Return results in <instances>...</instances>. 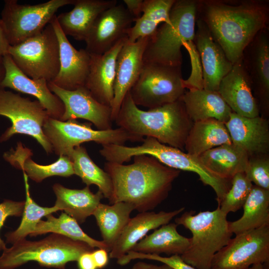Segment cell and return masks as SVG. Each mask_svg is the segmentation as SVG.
Instances as JSON below:
<instances>
[{"mask_svg":"<svg viewBox=\"0 0 269 269\" xmlns=\"http://www.w3.org/2000/svg\"><path fill=\"white\" fill-rule=\"evenodd\" d=\"M184 209V207H181L169 212H139L135 216L130 218L110 251V258L117 261L121 259L146 236L148 232L170 223L173 218Z\"/></svg>","mask_w":269,"mask_h":269,"instance_id":"cb8c5ba5","label":"cell"},{"mask_svg":"<svg viewBox=\"0 0 269 269\" xmlns=\"http://www.w3.org/2000/svg\"><path fill=\"white\" fill-rule=\"evenodd\" d=\"M91 126V123H81L76 120L61 121L50 117L43 130L55 153L68 157L75 147L84 142L94 141L103 146L143 140L121 128L101 131L94 130Z\"/></svg>","mask_w":269,"mask_h":269,"instance_id":"9c48e42d","label":"cell"},{"mask_svg":"<svg viewBox=\"0 0 269 269\" xmlns=\"http://www.w3.org/2000/svg\"><path fill=\"white\" fill-rule=\"evenodd\" d=\"M92 252L84 253L79 257L77 261L79 269H98Z\"/></svg>","mask_w":269,"mask_h":269,"instance_id":"ee69618b","label":"cell"},{"mask_svg":"<svg viewBox=\"0 0 269 269\" xmlns=\"http://www.w3.org/2000/svg\"><path fill=\"white\" fill-rule=\"evenodd\" d=\"M5 68L3 64V56H0V84L5 76Z\"/></svg>","mask_w":269,"mask_h":269,"instance_id":"7dc6e473","label":"cell"},{"mask_svg":"<svg viewBox=\"0 0 269 269\" xmlns=\"http://www.w3.org/2000/svg\"><path fill=\"white\" fill-rule=\"evenodd\" d=\"M232 142L249 156L269 154V123L262 116L246 117L232 112L225 124Z\"/></svg>","mask_w":269,"mask_h":269,"instance_id":"44dd1931","label":"cell"},{"mask_svg":"<svg viewBox=\"0 0 269 269\" xmlns=\"http://www.w3.org/2000/svg\"><path fill=\"white\" fill-rule=\"evenodd\" d=\"M5 76L0 88H9L31 95L37 99L50 118L61 121L64 106L61 100L48 87L43 79H32L24 74L15 64L8 54L3 56Z\"/></svg>","mask_w":269,"mask_h":269,"instance_id":"ffe728a7","label":"cell"},{"mask_svg":"<svg viewBox=\"0 0 269 269\" xmlns=\"http://www.w3.org/2000/svg\"><path fill=\"white\" fill-rule=\"evenodd\" d=\"M94 250L86 243L56 233L37 241L25 239L3 251L0 269H15L29 261L44 267L65 269L68 263L77 261L82 254Z\"/></svg>","mask_w":269,"mask_h":269,"instance_id":"52a82bcc","label":"cell"},{"mask_svg":"<svg viewBox=\"0 0 269 269\" xmlns=\"http://www.w3.org/2000/svg\"><path fill=\"white\" fill-rule=\"evenodd\" d=\"M105 249L98 248L92 252V255L97 269L105 268L108 264L109 256Z\"/></svg>","mask_w":269,"mask_h":269,"instance_id":"b9f144b4","label":"cell"},{"mask_svg":"<svg viewBox=\"0 0 269 269\" xmlns=\"http://www.w3.org/2000/svg\"><path fill=\"white\" fill-rule=\"evenodd\" d=\"M32 152L20 142L15 149L5 152L4 159L13 167L20 169L31 180L37 183L52 176L69 177L74 174L73 163L67 156L60 155L55 162L48 165L36 163L31 158Z\"/></svg>","mask_w":269,"mask_h":269,"instance_id":"484cf974","label":"cell"},{"mask_svg":"<svg viewBox=\"0 0 269 269\" xmlns=\"http://www.w3.org/2000/svg\"><path fill=\"white\" fill-rule=\"evenodd\" d=\"M135 259L157 261L168 265L173 269H197L185 263L180 255L163 257L158 255L142 254L132 251L129 252L122 258L118 260L117 263L121 266H125Z\"/></svg>","mask_w":269,"mask_h":269,"instance_id":"ab89813d","label":"cell"},{"mask_svg":"<svg viewBox=\"0 0 269 269\" xmlns=\"http://www.w3.org/2000/svg\"><path fill=\"white\" fill-rule=\"evenodd\" d=\"M175 0H144L142 14L130 29L128 41L134 42L140 38L150 37L160 23L169 20V13Z\"/></svg>","mask_w":269,"mask_h":269,"instance_id":"836d02e7","label":"cell"},{"mask_svg":"<svg viewBox=\"0 0 269 269\" xmlns=\"http://www.w3.org/2000/svg\"><path fill=\"white\" fill-rule=\"evenodd\" d=\"M177 226L175 223L161 226L139 241L131 251L145 254L181 256L189 246L190 238L180 235Z\"/></svg>","mask_w":269,"mask_h":269,"instance_id":"f546056e","label":"cell"},{"mask_svg":"<svg viewBox=\"0 0 269 269\" xmlns=\"http://www.w3.org/2000/svg\"><path fill=\"white\" fill-rule=\"evenodd\" d=\"M48 87L64 104L61 121L82 119L94 124L98 130L112 129L111 107L99 102L85 86L69 91L49 82Z\"/></svg>","mask_w":269,"mask_h":269,"instance_id":"9a60e30c","label":"cell"},{"mask_svg":"<svg viewBox=\"0 0 269 269\" xmlns=\"http://www.w3.org/2000/svg\"><path fill=\"white\" fill-rule=\"evenodd\" d=\"M148 37L140 38L134 42H125L119 52L116 64L112 119L115 121L126 94L137 80L142 70L143 56Z\"/></svg>","mask_w":269,"mask_h":269,"instance_id":"d6986e66","label":"cell"},{"mask_svg":"<svg viewBox=\"0 0 269 269\" xmlns=\"http://www.w3.org/2000/svg\"><path fill=\"white\" fill-rule=\"evenodd\" d=\"M174 221L192 234L189 246L180 256L197 269H211L215 255L228 243L233 234L229 229L227 215L219 206L213 211L197 214L193 210L184 212Z\"/></svg>","mask_w":269,"mask_h":269,"instance_id":"8992f818","label":"cell"},{"mask_svg":"<svg viewBox=\"0 0 269 269\" xmlns=\"http://www.w3.org/2000/svg\"><path fill=\"white\" fill-rule=\"evenodd\" d=\"M134 18L126 6L116 4L101 12L85 40V49L91 54L108 51L121 39L128 37Z\"/></svg>","mask_w":269,"mask_h":269,"instance_id":"5bb4252c","label":"cell"},{"mask_svg":"<svg viewBox=\"0 0 269 269\" xmlns=\"http://www.w3.org/2000/svg\"><path fill=\"white\" fill-rule=\"evenodd\" d=\"M269 262V225L236 235L213 257L211 269H247Z\"/></svg>","mask_w":269,"mask_h":269,"instance_id":"4fadbf2b","label":"cell"},{"mask_svg":"<svg viewBox=\"0 0 269 269\" xmlns=\"http://www.w3.org/2000/svg\"><path fill=\"white\" fill-rule=\"evenodd\" d=\"M128 37L119 41L106 53L90 54L89 71L85 87L100 103L111 107L114 99V86L118 55Z\"/></svg>","mask_w":269,"mask_h":269,"instance_id":"603a6c76","label":"cell"},{"mask_svg":"<svg viewBox=\"0 0 269 269\" xmlns=\"http://www.w3.org/2000/svg\"><path fill=\"white\" fill-rule=\"evenodd\" d=\"M218 92L233 112L250 118L260 116L258 103L242 61L234 64L222 79Z\"/></svg>","mask_w":269,"mask_h":269,"instance_id":"7402d4cb","label":"cell"},{"mask_svg":"<svg viewBox=\"0 0 269 269\" xmlns=\"http://www.w3.org/2000/svg\"><path fill=\"white\" fill-rule=\"evenodd\" d=\"M9 46L2 20L0 18V56L8 54Z\"/></svg>","mask_w":269,"mask_h":269,"instance_id":"f6af8a7d","label":"cell"},{"mask_svg":"<svg viewBox=\"0 0 269 269\" xmlns=\"http://www.w3.org/2000/svg\"><path fill=\"white\" fill-rule=\"evenodd\" d=\"M25 201H14L5 199L0 203V231L9 216H20L23 213ZM6 244L0 237V252L6 248Z\"/></svg>","mask_w":269,"mask_h":269,"instance_id":"60d3db41","label":"cell"},{"mask_svg":"<svg viewBox=\"0 0 269 269\" xmlns=\"http://www.w3.org/2000/svg\"><path fill=\"white\" fill-rule=\"evenodd\" d=\"M126 7L134 18V21L141 16L143 0H124Z\"/></svg>","mask_w":269,"mask_h":269,"instance_id":"7bdbcfd3","label":"cell"},{"mask_svg":"<svg viewBox=\"0 0 269 269\" xmlns=\"http://www.w3.org/2000/svg\"><path fill=\"white\" fill-rule=\"evenodd\" d=\"M242 63L251 81L260 113L269 110V28L260 32L245 49Z\"/></svg>","mask_w":269,"mask_h":269,"instance_id":"2e32d148","label":"cell"},{"mask_svg":"<svg viewBox=\"0 0 269 269\" xmlns=\"http://www.w3.org/2000/svg\"><path fill=\"white\" fill-rule=\"evenodd\" d=\"M133 158V162L128 165L105 162L104 170L111 177L113 188L110 203L125 202L139 212L150 211L167 197L180 171L149 155Z\"/></svg>","mask_w":269,"mask_h":269,"instance_id":"7a4b0ae2","label":"cell"},{"mask_svg":"<svg viewBox=\"0 0 269 269\" xmlns=\"http://www.w3.org/2000/svg\"><path fill=\"white\" fill-rule=\"evenodd\" d=\"M249 157L245 151L233 143L213 148L198 156L208 170L230 181L237 173L245 172Z\"/></svg>","mask_w":269,"mask_h":269,"instance_id":"83f0119b","label":"cell"},{"mask_svg":"<svg viewBox=\"0 0 269 269\" xmlns=\"http://www.w3.org/2000/svg\"><path fill=\"white\" fill-rule=\"evenodd\" d=\"M245 173L255 185L269 190V154L249 156Z\"/></svg>","mask_w":269,"mask_h":269,"instance_id":"f35d334b","label":"cell"},{"mask_svg":"<svg viewBox=\"0 0 269 269\" xmlns=\"http://www.w3.org/2000/svg\"><path fill=\"white\" fill-rule=\"evenodd\" d=\"M50 23L55 31L59 44L60 69L51 82L72 91L85 86L90 63V54L85 49L75 48L63 33L55 15Z\"/></svg>","mask_w":269,"mask_h":269,"instance_id":"ac0fdd59","label":"cell"},{"mask_svg":"<svg viewBox=\"0 0 269 269\" xmlns=\"http://www.w3.org/2000/svg\"><path fill=\"white\" fill-rule=\"evenodd\" d=\"M117 4L116 0H76L74 8L56 15L57 20L65 35L85 41L97 16Z\"/></svg>","mask_w":269,"mask_h":269,"instance_id":"d4e9b609","label":"cell"},{"mask_svg":"<svg viewBox=\"0 0 269 269\" xmlns=\"http://www.w3.org/2000/svg\"><path fill=\"white\" fill-rule=\"evenodd\" d=\"M199 0H175L169 20L158 27L148 37L143 56V64L155 63L181 66V47L194 42Z\"/></svg>","mask_w":269,"mask_h":269,"instance_id":"277c9868","label":"cell"},{"mask_svg":"<svg viewBox=\"0 0 269 269\" xmlns=\"http://www.w3.org/2000/svg\"><path fill=\"white\" fill-rule=\"evenodd\" d=\"M232 140L225 123L214 119L193 123L187 136L185 150L198 157L203 152Z\"/></svg>","mask_w":269,"mask_h":269,"instance_id":"4dcf8cb0","label":"cell"},{"mask_svg":"<svg viewBox=\"0 0 269 269\" xmlns=\"http://www.w3.org/2000/svg\"><path fill=\"white\" fill-rule=\"evenodd\" d=\"M134 206L117 202L111 205L100 203L93 215L100 229L103 241L110 251L130 219Z\"/></svg>","mask_w":269,"mask_h":269,"instance_id":"1f68e13d","label":"cell"},{"mask_svg":"<svg viewBox=\"0 0 269 269\" xmlns=\"http://www.w3.org/2000/svg\"><path fill=\"white\" fill-rule=\"evenodd\" d=\"M0 115L11 122V126L1 135L0 142L16 134L28 135L35 138L47 154L52 152V145L43 130L50 116L38 101L0 88Z\"/></svg>","mask_w":269,"mask_h":269,"instance_id":"8fae6325","label":"cell"},{"mask_svg":"<svg viewBox=\"0 0 269 269\" xmlns=\"http://www.w3.org/2000/svg\"><path fill=\"white\" fill-rule=\"evenodd\" d=\"M181 100L193 123L214 119L225 124L232 112L217 91L204 89L186 91Z\"/></svg>","mask_w":269,"mask_h":269,"instance_id":"4316f807","label":"cell"},{"mask_svg":"<svg viewBox=\"0 0 269 269\" xmlns=\"http://www.w3.org/2000/svg\"><path fill=\"white\" fill-rule=\"evenodd\" d=\"M183 79L181 66L144 64L129 93L136 106L154 109L181 100Z\"/></svg>","mask_w":269,"mask_h":269,"instance_id":"30bf717a","label":"cell"},{"mask_svg":"<svg viewBox=\"0 0 269 269\" xmlns=\"http://www.w3.org/2000/svg\"><path fill=\"white\" fill-rule=\"evenodd\" d=\"M76 0H50L37 4H20L16 0H5L1 13L10 46L19 44L40 33L58 9L73 4Z\"/></svg>","mask_w":269,"mask_h":269,"instance_id":"7c38bea8","label":"cell"},{"mask_svg":"<svg viewBox=\"0 0 269 269\" xmlns=\"http://www.w3.org/2000/svg\"><path fill=\"white\" fill-rule=\"evenodd\" d=\"M73 163L74 174L89 186L96 185L104 197L111 201L113 184L109 175L99 167L89 156L86 149L81 145L75 147L69 157Z\"/></svg>","mask_w":269,"mask_h":269,"instance_id":"e575fe53","label":"cell"},{"mask_svg":"<svg viewBox=\"0 0 269 269\" xmlns=\"http://www.w3.org/2000/svg\"><path fill=\"white\" fill-rule=\"evenodd\" d=\"M52 188L56 196L54 206L59 211H64L79 224L83 223L88 217L93 215L104 197L100 191L93 193L88 186L82 189H75L56 183Z\"/></svg>","mask_w":269,"mask_h":269,"instance_id":"f1b7e54d","label":"cell"},{"mask_svg":"<svg viewBox=\"0 0 269 269\" xmlns=\"http://www.w3.org/2000/svg\"><path fill=\"white\" fill-rule=\"evenodd\" d=\"M234 65L256 36L269 27V2L261 0H199L198 16Z\"/></svg>","mask_w":269,"mask_h":269,"instance_id":"6da1fadb","label":"cell"},{"mask_svg":"<svg viewBox=\"0 0 269 269\" xmlns=\"http://www.w3.org/2000/svg\"><path fill=\"white\" fill-rule=\"evenodd\" d=\"M142 142L141 144L135 146L106 145L102 147L101 153L107 161L122 164L129 161L134 156L149 155L170 168L194 172L204 185L214 190L218 204L230 188L231 181L222 179L210 172L198 157L162 143L154 138L146 137Z\"/></svg>","mask_w":269,"mask_h":269,"instance_id":"5b68a950","label":"cell"},{"mask_svg":"<svg viewBox=\"0 0 269 269\" xmlns=\"http://www.w3.org/2000/svg\"><path fill=\"white\" fill-rule=\"evenodd\" d=\"M247 269H265L264 264L262 263H257L253 264Z\"/></svg>","mask_w":269,"mask_h":269,"instance_id":"c3c4849f","label":"cell"},{"mask_svg":"<svg viewBox=\"0 0 269 269\" xmlns=\"http://www.w3.org/2000/svg\"><path fill=\"white\" fill-rule=\"evenodd\" d=\"M23 173L26 200L22 218L18 227L14 231L5 235L6 243L12 244L25 239L34 231L36 225L43 217L59 211L54 205L51 207H42L38 205L31 198L29 185L28 183V176Z\"/></svg>","mask_w":269,"mask_h":269,"instance_id":"8d00e7d4","label":"cell"},{"mask_svg":"<svg viewBox=\"0 0 269 269\" xmlns=\"http://www.w3.org/2000/svg\"><path fill=\"white\" fill-rule=\"evenodd\" d=\"M47 220H41L36 225L34 231L29 236H36L48 233L58 234L74 240L86 243L93 248L110 250L103 241L93 239L85 233L74 218L62 212L57 218L52 214L46 216Z\"/></svg>","mask_w":269,"mask_h":269,"instance_id":"d590c367","label":"cell"},{"mask_svg":"<svg viewBox=\"0 0 269 269\" xmlns=\"http://www.w3.org/2000/svg\"><path fill=\"white\" fill-rule=\"evenodd\" d=\"M16 66L32 79L52 82L60 69L59 44L49 22L39 34L8 49Z\"/></svg>","mask_w":269,"mask_h":269,"instance_id":"ba28073f","label":"cell"},{"mask_svg":"<svg viewBox=\"0 0 269 269\" xmlns=\"http://www.w3.org/2000/svg\"><path fill=\"white\" fill-rule=\"evenodd\" d=\"M243 208L242 217L229 222V229L233 234L237 235L269 225V190L254 185Z\"/></svg>","mask_w":269,"mask_h":269,"instance_id":"d6a6232c","label":"cell"},{"mask_svg":"<svg viewBox=\"0 0 269 269\" xmlns=\"http://www.w3.org/2000/svg\"><path fill=\"white\" fill-rule=\"evenodd\" d=\"M130 134L143 139L154 138L164 144L183 151L193 124L181 100L143 111L139 109L128 92L115 121Z\"/></svg>","mask_w":269,"mask_h":269,"instance_id":"3957f363","label":"cell"},{"mask_svg":"<svg viewBox=\"0 0 269 269\" xmlns=\"http://www.w3.org/2000/svg\"><path fill=\"white\" fill-rule=\"evenodd\" d=\"M130 269H173L168 265L162 264L157 265L139 261L135 263Z\"/></svg>","mask_w":269,"mask_h":269,"instance_id":"bcb514c9","label":"cell"},{"mask_svg":"<svg viewBox=\"0 0 269 269\" xmlns=\"http://www.w3.org/2000/svg\"><path fill=\"white\" fill-rule=\"evenodd\" d=\"M254 184L247 177L245 172H239L231 179V186L220 204V210L228 215L242 208Z\"/></svg>","mask_w":269,"mask_h":269,"instance_id":"74e56055","label":"cell"},{"mask_svg":"<svg viewBox=\"0 0 269 269\" xmlns=\"http://www.w3.org/2000/svg\"><path fill=\"white\" fill-rule=\"evenodd\" d=\"M194 42L201 60L204 89L218 92L221 80L233 64L213 38L204 23L198 17Z\"/></svg>","mask_w":269,"mask_h":269,"instance_id":"e0dca14e","label":"cell"}]
</instances>
